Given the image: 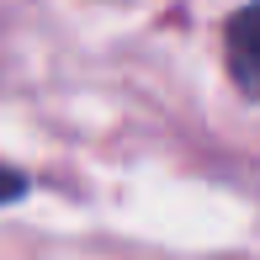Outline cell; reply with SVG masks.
<instances>
[{
    "mask_svg": "<svg viewBox=\"0 0 260 260\" xmlns=\"http://www.w3.org/2000/svg\"><path fill=\"white\" fill-rule=\"evenodd\" d=\"M21 191H27V175H21V170H6V165H0V207H6V202H16Z\"/></svg>",
    "mask_w": 260,
    "mask_h": 260,
    "instance_id": "7a4b0ae2",
    "label": "cell"
},
{
    "mask_svg": "<svg viewBox=\"0 0 260 260\" xmlns=\"http://www.w3.org/2000/svg\"><path fill=\"white\" fill-rule=\"evenodd\" d=\"M223 53H229V69L239 80V90L260 101V0H250V6H239L229 16Z\"/></svg>",
    "mask_w": 260,
    "mask_h": 260,
    "instance_id": "6da1fadb",
    "label": "cell"
}]
</instances>
